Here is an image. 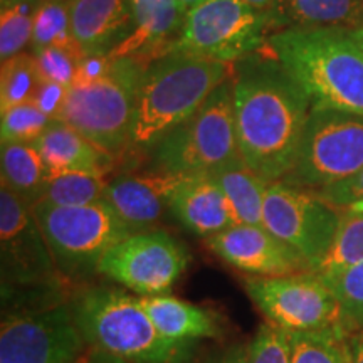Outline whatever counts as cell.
Segmentation results:
<instances>
[{
  "label": "cell",
  "mask_w": 363,
  "mask_h": 363,
  "mask_svg": "<svg viewBox=\"0 0 363 363\" xmlns=\"http://www.w3.org/2000/svg\"><path fill=\"white\" fill-rule=\"evenodd\" d=\"M35 69L40 83H56L71 88L76 81L79 59L62 48H45L34 54Z\"/></svg>",
  "instance_id": "obj_34"
},
{
  "label": "cell",
  "mask_w": 363,
  "mask_h": 363,
  "mask_svg": "<svg viewBox=\"0 0 363 363\" xmlns=\"http://www.w3.org/2000/svg\"><path fill=\"white\" fill-rule=\"evenodd\" d=\"M157 169L169 174L206 175L239 157L233 81L212 91L201 108L152 148Z\"/></svg>",
  "instance_id": "obj_8"
},
{
  "label": "cell",
  "mask_w": 363,
  "mask_h": 363,
  "mask_svg": "<svg viewBox=\"0 0 363 363\" xmlns=\"http://www.w3.org/2000/svg\"><path fill=\"white\" fill-rule=\"evenodd\" d=\"M147 62L120 57L101 79L72 84L57 121L79 131L111 157L131 147L136 96Z\"/></svg>",
  "instance_id": "obj_5"
},
{
  "label": "cell",
  "mask_w": 363,
  "mask_h": 363,
  "mask_svg": "<svg viewBox=\"0 0 363 363\" xmlns=\"http://www.w3.org/2000/svg\"><path fill=\"white\" fill-rule=\"evenodd\" d=\"M230 81L239 157L269 184L283 180L296 160L310 96L269 48L235 62Z\"/></svg>",
  "instance_id": "obj_1"
},
{
  "label": "cell",
  "mask_w": 363,
  "mask_h": 363,
  "mask_svg": "<svg viewBox=\"0 0 363 363\" xmlns=\"http://www.w3.org/2000/svg\"><path fill=\"white\" fill-rule=\"evenodd\" d=\"M233 207L238 224L262 225V208L269 182L257 175L240 157L211 172Z\"/></svg>",
  "instance_id": "obj_23"
},
{
  "label": "cell",
  "mask_w": 363,
  "mask_h": 363,
  "mask_svg": "<svg viewBox=\"0 0 363 363\" xmlns=\"http://www.w3.org/2000/svg\"><path fill=\"white\" fill-rule=\"evenodd\" d=\"M244 2H247L249 6H252L256 9H261V11H266V9L271 6L272 0H244Z\"/></svg>",
  "instance_id": "obj_41"
},
{
  "label": "cell",
  "mask_w": 363,
  "mask_h": 363,
  "mask_svg": "<svg viewBox=\"0 0 363 363\" xmlns=\"http://www.w3.org/2000/svg\"><path fill=\"white\" fill-rule=\"evenodd\" d=\"M69 16L84 56L110 54L133 29L131 0H69Z\"/></svg>",
  "instance_id": "obj_19"
},
{
  "label": "cell",
  "mask_w": 363,
  "mask_h": 363,
  "mask_svg": "<svg viewBox=\"0 0 363 363\" xmlns=\"http://www.w3.org/2000/svg\"><path fill=\"white\" fill-rule=\"evenodd\" d=\"M51 45L66 49L78 57L84 56L72 35L69 0H40L35 12L30 52L35 54Z\"/></svg>",
  "instance_id": "obj_26"
},
{
  "label": "cell",
  "mask_w": 363,
  "mask_h": 363,
  "mask_svg": "<svg viewBox=\"0 0 363 363\" xmlns=\"http://www.w3.org/2000/svg\"><path fill=\"white\" fill-rule=\"evenodd\" d=\"M2 289L51 288L61 278L33 207L6 185L0 187Z\"/></svg>",
  "instance_id": "obj_14"
},
{
  "label": "cell",
  "mask_w": 363,
  "mask_h": 363,
  "mask_svg": "<svg viewBox=\"0 0 363 363\" xmlns=\"http://www.w3.org/2000/svg\"><path fill=\"white\" fill-rule=\"evenodd\" d=\"M140 299L157 330L170 342L194 343L197 340L219 338V320L206 308L169 294L140 296Z\"/></svg>",
  "instance_id": "obj_22"
},
{
  "label": "cell",
  "mask_w": 363,
  "mask_h": 363,
  "mask_svg": "<svg viewBox=\"0 0 363 363\" xmlns=\"http://www.w3.org/2000/svg\"><path fill=\"white\" fill-rule=\"evenodd\" d=\"M363 169V116L311 108L298 155L283 182L320 192Z\"/></svg>",
  "instance_id": "obj_9"
},
{
  "label": "cell",
  "mask_w": 363,
  "mask_h": 363,
  "mask_svg": "<svg viewBox=\"0 0 363 363\" xmlns=\"http://www.w3.org/2000/svg\"><path fill=\"white\" fill-rule=\"evenodd\" d=\"M207 246L229 266L257 278L313 271L301 254L271 234L264 225L234 224L208 238Z\"/></svg>",
  "instance_id": "obj_15"
},
{
  "label": "cell",
  "mask_w": 363,
  "mask_h": 363,
  "mask_svg": "<svg viewBox=\"0 0 363 363\" xmlns=\"http://www.w3.org/2000/svg\"><path fill=\"white\" fill-rule=\"evenodd\" d=\"M67 93H69V88H66V86L62 84L39 83L30 101H33L44 115L51 118V120H57L62 108H65Z\"/></svg>",
  "instance_id": "obj_36"
},
{
  "label": "cell",
  "mask_w": 363,
  "mask_h": 363,
  "mask_svg": "<svg viewBox=\"0 0 363 363\" xmlns=\"http://www.w3.org/2000/svg\"><path fill=\"white\" fill-rule=\"evenodd\" d=\"M350 330L288 331L291 363H352Z\"/></svg>",
  "instance_id": "obj_25"
},
{
  "label": "cell",
  "mask_w": 363,
  "mask_h": 363,
  "mask_svg": "<svg viewBox=\"0 0 363 363\" xmlns=\"http://www.w3.org/2000/svg\"><path fill=\"white\" fill-rule=\"evenodd\" d=\"M271 34L274 30L266 11L244 0H203L185 13L184 26L165 54L235 65L267 48Z\"/></svg>",
  "instance_id": "obj_7"
},
{
  "label": "cell",
  "mask_w": 363,
  "mask_h": 363,
  "mask_svg": "<svg viewBox=\"0 0 363 363\" xmlns=\"http://www.w3.org/2000/svg\"><path fill=\"white\" fill-rule=\"evenodd\" d=\"M246 291L267 321L284 331L350 330L337 294L315 271L274 278L252 276L246 279Z\"/></svg>",
  "instance_id": "obj_10"
},
{
  "label": "cell",
  "mask_w": 363,
  "mask_h": 363,
  "mask_svg": "<svg viewBox=\"0 0 363 363\" xmlns=\"http://www.w3.org/2000/svg\"><path fill=\"white\" fill-rule=\"evenodd\" d=\"M206 363H247V347L244 345H234L227 348L224 353L217 355Z\"/></svg>",
  "instance_id": "obj_38"
},
{
  "label": "cell",
  "mask_w": 363,
  "mask_h": 363,
  "mask_svg": "<svg viewBox=\"0 0 363 363\" xmlns=\"http://www.w3.org/2000/svg\"><path fill=\"white\" fill-rule=\"evenodd\" d=\"M86 363H131L128 360H123V358L110 355V353H104L99 350H93Z\"/></svg>",
  "instance_id": "obj_40"
},
{
  "label": "cell",
  "mask_w": 363,
  "mask_h": 363,
  "mask_svg": "<svg viewBox=\"0 0 363 363\" xmlns=\"http://www.w3.org/2000/svg\"><path fill=\"white\" fill-rule=\"evenodd\" d=\"M179 2H180V6L184 7V11H185V12H189L190 9L197 6V4L203 2V0H179Z\"/></svg>",
  "instance_id": "obj_42"
},
{
  "label": "cell",
  "mask_w": 363,
  "mask_h": 363,
  "mask_svg": "<svg viewBox=\"0 0 363 363\" xmlns=\"http://www.w3.org/2000/svg\"><path fill=\"white\" fill-rule=\"evenodd\" d=\"M9 2H12V0H0V6H2V7H4V6H7Z\"/></svg>",
  "instance_id": "obj_44"
},
{
  "label": "cell",
  "mask_w": 363,
  "mask_h": 363,
  "mask_svg": "<svg viewBox=\"0 0 363 363\" xmlns=\"http://www.w3.org/2000/svg\"><path fill=\"white\" fill-rule=\"evenodd\" d=\"M352 38L357 40L358 44H360V48L363 49V29H357V30H350Z\"/></svg>",
  "instance_id": "obj_43"
},
{
  "label": "cell",
  "mask_w": 363,
  "mask_h": 363,
  "mask_svg": "<svg viewBox=\"0 0 363 363\" xmlns=\"http://www.w3.org/2000/svg\"><path fill=\"white\" fill-rule=\"evenodd\" d=\"M133 29L113 49V59L136 57L152 62L165 54L184 26L185 12L179 0H131Z\"/></svg>",
  "instance_id": "obj_18"
},
{
  "label": "cell",
  "mask_w": 363,
  "mask_h": 363,
  "mask_svg": "<svg viewBox=\"0 0 363 363\" xmlns=\"http://www.w3.org/2000/svg\"><path fill=\"white\" fill-rule=\"evenodd\" d=\"M234 65L170 52L148 62L136 96L131 147L152 150L194 115L217 86L233 78Z\"/></svg>",
  "instance_id": "obj_3"
},
{
  "label": "cell",
  "mask_w": 363,
  "mask_h": 363,
  "mask_svg": "<svg viewBox=\"0 0 363 363\" xmlns=\"http://www.w3.org/2000/svg\"><path fill=\"white\" fill-rule=\"evenodd\" d=\"M184 175L169 172L153 174H121L108 182L106 197L113 211L133 233H147L162 219L170 197Z\"/></svg>",
  "instance_id": "obj_16"
},
{
  "label": "cell",
  "mask_w": 363,
  "mask_h": 363,
  "mask_svg": "<svg viewBox=\"0 0 363 363\" xmlns=\"http://www.w3.org/2000/svg\"><path fill=\"white\" fill-rule=\"evenodd\" d=\"M113 61L115 59L110 54H88V56H83L78 62L74 84H86L101 79L111 69Z\"/></svg>",
  "instance_id": "obj_37"
},
{
  "label": "cell",
  "mask_w": 363,
  "mask_h": 363,
  "mask_svg": "<svg viewBox=\"0 0 363 363\" xmlns=\"http://www.w3.org/2000/svg\"><path fill=\"white\" fill-rule=\"evenodd\" d=\"M2 185L19 195L30 207L39 202L51 170L34 143H2Z\"/></svg>",
  "instance_id": "obj_24"
},
{
  "label": "cell",
  "mask_w": 363,
  "mask_h": 363,
  "mask_svg": "<svg viewBox=\"0 0 363 363\" xmlns=\"http://www.w3.org/2000/svg\"><path fill=\"white\" fill-rule=\"evenodd\" d=\"M52 121L33 101L17 104L2 111L0 138L2 143H34Z\"/></svg>",
  "instance_id": "obj_31"
},
{
  "label": "cell",
  "mask_w": 363,
  "mask_h": 363,
  "mask_svg": "<svg viewBox=\"0 0 363 363\" xmlns=\"http://www.w3.org/2000/svg\"><path fill=\"white\" fill-rule=\"evenodd\" d=\"M340 220L342 212L326 203L315 190L296 187L283 180L271 182L267 187L262 225L301 254L313 271L328 254Z\"/></svg>",
  "instance_id": "obj_11"
},
{
  "label": "cell",
  "mask_w": 363,
  "mask_h": 363,
  "mask_svg": "<svg viewBox=\"0 0 363 363\" xmlns=\"http://www.w3.org/2000/svg\"><path fill=\"white\" fill-rule=\"evenodd\" d=\"M247 363H291L288 331L267 321L247 345Z\"/></svg>",
  "instance_id": "obj_33"
},
{
  "label": "cell",
  "mask_w": 363,
  "mask_h": 363,
  "mask_svg": "<svg viewBox=\"0 0 363 363\" xmlns=\"http://www.w3.org/2000/svg\"><path fill=\"white\" fill-rule=\"evenodd\" d=\"M267 48L303 86L311 108L363 116V49L350 30H278Z\"/></svg>",
  "instance_id": "obj_2"
},
{
  "label": "cell",
  "mask_w": 363,
  "mask_h": 363,
  "mask_svg": "<svg viewBox=\"0 0 363 363\" xmlns=\"http://www.w3.org/2000/svg\"><path fill=\"white\" fill-rule=\"evenodd\" d=\"M360 262H363V208H350L342 212L333 244L315 272L331 274Z\"/></svg>",
  "instance_id": "obj_28"
},
{
  "label": "cell",
  "mask_w": 363,
  "mask_h": 363,
  "mask_svg": "<svg viewBox=\"0 0 363 363\" xmlns=\"http://www.w3.org/2000/svg\"><path fill=\"white\" fill-rule=\"evenodd\" d=\"M86 345L131 363H192L194 343L165 338L142 305L123 289H86L71 301Z\"/></svg>",
  "instance_id": "obj_4"
},
{
  "label": "cell",
  "mask_w": 363,
  "mask_h": 363,
  "mask_svg": "<svg viewBox=\"0 0 363 363\" xmlns=\"http://www.w3.org/2000/svg\"><path fill=\"white\" fill-rule=\"evenodd\" d=\"M84 347L71 303L9 315L2 321L0 363H74Z\"/></svg>",
  "instance_id": "obj_12"
},
{
  "label": "cell",
  "mask_w": 363,
  "mask_h": 363,
  "mask_svg": "<svg viewBox=\"0 0 363 363\" xmlns=\"http://www.w3.org/2000/svg\"><path fill=\"white\" fill-rule=\"evenodd\" d=\"M39 83L33 52H21L4 61L0 71V113L30 101Z\"/></svg>",
  "instance_id": "obj_30"
},
{
  "label": "cell",
  "mask_w": 363,
  "mask_h": 363,
  "mask_svg": "<svg viewBox=\"0 0 363 363\" xmlns=\"http://www.w3.org/2000/svg\"><path fill=\"white\" fill-rule=\"evenodd\" d=\"M189 264V252L165 230L136 233L113 246L101 257L104 274L140 296L167 294Z\"/></svg>",
  "instance_id": "obj_13"
},
{
  "label": "cell",
  "mask_w": 363,
  "mask_h": 363,
  "mask_svg": "<svg viewBox=\"0 0 363 363\" xmlns=\"http://www.w3.org/2000/svg\"><path fill=\"white\" fill-rule=\"evenodd\" d=\"M272 30L363 29V0H272L266 9Z\"/></svg>",
  "instance_id": "obj_20"
},
{
  "label": "cell",
  "mask_w": 363,
  "mask_h": 363,
  "mask_svg": "<svg viewBox=\"0 0 363 363\" xmlns=\"http://www.w3.org/2000/svg\"><path fill=\"white\" fill-rule=\"evenodd\" d=\"M33 212L62 278H86L98 272L104 254L135 234L108 202L89 206L38 202Z\"/></svg>",
  "instance_id": "obj_6"
},
{
  "label": "cell",
  "mask_w": 363,
  "mask_h": 363,
  "mask_svg": "<svg viewBox=\"0 0 363 363\" xmlns=\"http://www.w3.org/2000/svg\"><path fill=\"white\" fill-rule=\"evenodd\" d=\"M40 0H12L0 11V59L7 61L30 45Z\"/></svg>",
  "instance_id": "obj_29"
},
{
  "label": "cell",
  "mask_w": 363,
  "mask_h": 363,
  "mask_svg": "<svg viewBox=\"0 0 363 363\" xmlns=\"http://www.w3.org/2000/svg\"><path fill=\"white\" fill-rule=\"evenodd\" d=\"M350 352H352V363H363V330L352 331Z\"/></svg>",
  "instance_id": "obj_39"
},
{
  "label": "cell",
  "mask_w": 363,
  "mask_h": 363,
  "mask_svg": "<svg viewBox=\"0 0 363 363\" xmlns=\"http://www.w3.org/2000/svg\"><path fill=\"white\" fill-rule=\"evenodd\" d=\"M169 208L185 229L199 238L208 239L238 224L224 190L211 174L184 177L172 194Z\"/></svg>",
  "instance_id": "obj_17"
},
{
  "label": "cell",
  "mask_w": 363,
  "mask_h": 363,
  "mask_svg": "<svg viewBox=\"0 0 363 363\" xmlns=\"http://www.w3.org/2000/svg\"><path fill=\"white\" fill-rule=\"evenodd\" d=\"M321 276L337 294L350 331L363 330V262Z\"/></svg>",
  "instance_id": "obj_32"
},
{
  "label": "cell",
  "mask_w": 363,
  "mask_h": 363,
  "mask_svg": "<svg viewBox=\"0 0 363 363\" xmlns=\"http://www.w3.org/2000/svg\"><path fill=\"white\" fill-rule=\"evenodd\" d=\"M326 203L337 208L338 212L350 208H363V169L352 179L331 185L316 192Z\"/></svg>",
  "instance_id": "obj_35"
},
{
  "label": "cell",
  "mask_w": 363,
  "mask_h": 363,
  "mask_svg": "<svg viewBox=\"0 0 363 363\" xmlns=\"http://www.w3.org/2000/svg\"><path fill=\"white\" fill-rule=\"evenodd\" d=\"M34 145L51 170V175L59 172H88L104 175L115 162V157L103 152L69 125L57 120L52 121Z\"/></svg>",
  "instance_id": "obj_21"
},
{
  "label": "cell",
  "mask_w": 363,
  "mask_h": 363,
  "mask_svg": "<svg viewBox=\"0 0 363 363\" xmlns=\"http://www.w3.org/2000/svg\"><path fill=\"white\" fill-rule=\"evenodd\" d=\"M108 182L88 172H59L49 177L39 202L52 206H89L104 202Z\"/></svg>",
  "instance_id": "obj_27"
}]
</instances>
